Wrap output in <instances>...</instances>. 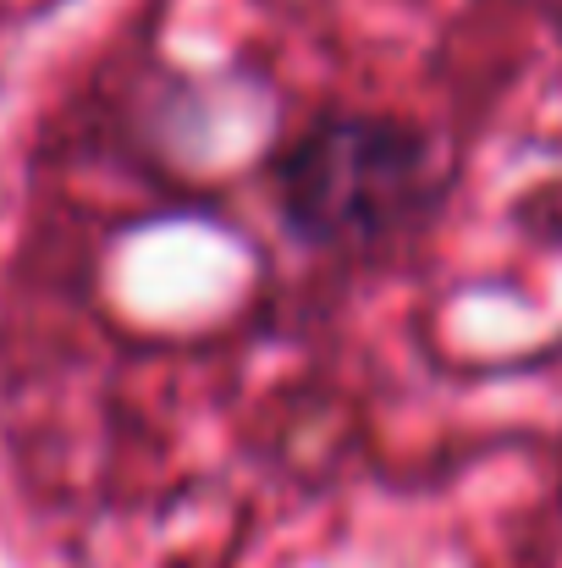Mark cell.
<instances>
[{
  "mask_svg": "<svg viewBox=\"0 0 562 568\" xmlns=\"http://www.w3.org/2000/svg\"><path fill=\"white\" fill-rule=\"evenodd\" d=\"M441 193L436 139L386 111H326L270 161V199L287 237L320 254L386 248Z\"/></svg>",
  "mask_w": 562,
  "mask_h": 568,
  "instance_id": "1",
  "label": "cell"
}]
</instances>
